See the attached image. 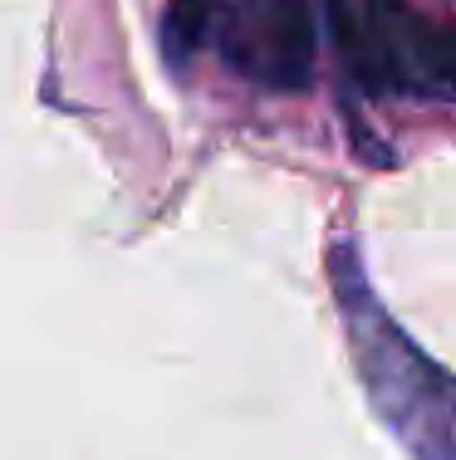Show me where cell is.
<instances>
[{"label": "cell", "mask_w": 456, "mask_h": 460, "mask_svg": "<svg viewBox=\"0 0 456 460\" xmlns=\"http://www.w3.org/2000/svg\"><path fill=\"white\" fill-rule=\"evenodd\" d=\"M334 289H339L349 343H353L358 372H363V382H368V402H373L378 421L398 436V446H403L412 460H456L452 377L432 363L403 328L388 319L383 304L368 294L353 250H339V255H334Z\"/></svg>", "instance_id": "obj_1"}, {"label": "cell", "mask_w": 456, "mask_h": 460, "mask_svg": "<svg viewBox=\"0 0 456 460\" xmlns=\"http://www.w3.org/2000/svg\"><path fill=\"white\" fill-rule=\"evenodd\" d=\"M339 45L353 74L373 93L417 98V103H447L452 98V40L427 10L407 0H334Z\"/></svg>", "instance_id": "obj_2"}, {"label": "cell", "mask_w": 456, "mask_h": 460, "mask_svg": "<svg viewBox=\"0 0 456 460\" xmlns=\"http://www.w3.org/2000/svg\"><path fill=\"white\" fill-rule=\"evenodd\" d=\"M216 40L236 74L260 89L295 93L314 74L309 0H231L216 15Z\"/></svg>", "instance_id": "obj_3"}, {"label": "cell", "mask_w": 456, "mask_h": 460, "mask_svg": "<svg viewBox=\"0 0 456 460\" xmlns=\"http://www.w3.org/2000/svg\"><path fill=\"white\" fill-rule=\"evenodd\" d=\"M216 15H221V0H172L167 15H162V49L172 64H192L197 49L211 40Z\"/></svg>", "instance_id": "obj_4"}]
</instances>
